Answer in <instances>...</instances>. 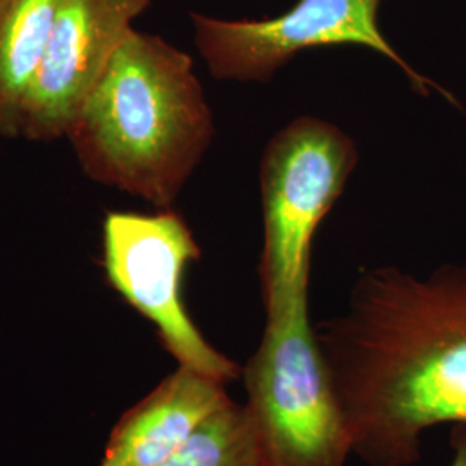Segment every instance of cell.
<instances>
[{
    "label": "cell",
    "instance_id": "obj_1",
    "mask_svg": "<svg viewBox=\"0 0 466 466\" xmlns=\"http://www.w3.org/2000/svg\"><path fill=\"white\" fill-rule=\"evenodd\" d=\"M318 340L368 466H413L423 435L466 423V263L363 269Z\"/></svg>",
    "mask_w": 466,
    "mask_h": 466
},
{
    "label": "cell",
    "instance_id": "obj_2",
    "mask_svg": "<svg viewBox=\"0 0 466 466\" xmlns=\"http://www.w3.org/2000/svg\"><path fill=\"white\" fill-rule=\"evenodd\" d=\"M215 132L192 57L134 28L66 138L90 180L171 209Z\"/></svg>",
    "mask_w": 466,
    "mask_h": 466
},
{
    "label": "cell",
    "instance_id": "obj_3",
    "mask_svg": "<svg viewBox=\"0 0 466 466\" xmlns=\"http://www.w3.org/2000/svg\"><path fill=\"white\" fill-rule=\"evenodd\" d=\"M261 466H348L350 425L309 315V294L265 319L240 370Z\"/></svg>",
    "mask_w": 466,
    "mask_h": 466
},
{
    "label": "cell",
    "instance_id": "obj_4",
    "mask_svg": "<svg viewBox=\"0 0 466 466\" xmlns=\"http://www.w3.org/2000/svg\"><path fill=\"white\" fill-rule=\"evenodd\" d=\"M356 142L327 119L299 116L268 140L259 165L265 317L309 294L311 248L319 223L358 167Z\"/></svg>",
    "mask_w": 466,
    "mask_h": 466
},
{
    "label": "cell",
    "instance_id": "obj_5",
    "mask_svg": "<svg viewBox=\"0 0 466 466\" xmlns=\"http://www.w3.org/2000/svg\"><path fill=\"white\" fill-rule=\"evenodd\" d=\"M200 256L190 227L173 209L152 215L109 211L104 218L102 268L107 285L152 323L177 367L228 385L240 377L242 367L204 337L185 304V273Z\"/></svg>",
    "mask_w": 466,
    "mask_h": 466
},
{
    "label": "cell",
    "instance_id": "obj_6",
    "mask_svg": "<svg viewBox=\"0 0 466 466\" xmlns=\"http://www.w3.org/2000/svg\"><path fill=\"white\" fill-rule=\"evenodd\" d=\"M385 0H298L280 16L221 19L190 13L194 42L213 78L267 84L302 50L361 46L394 63L420 96L448 90L410 66L379 26Z\"/></svg>",
    "mask_w": 466,
    "mask_h": 466
},
{
    "label": "cell",
    "instance_id": "obj_7",
    "mask_svg": "<svg viewBox=\"0 0 466 466\" xmlns=\"http://www.w3.org/2000/svg\"><path fill=\"white\" fill-rule=\"evenodd\" d=\"M150 0H61L49 44L23 107L21 137H66L134 21Z\"/></svg>",
    "mask_w": 466,
    "mask_h": 466
},
{
    "label": "cell",
    "instance_id": "obj_8",
    "mask_svg": "<svg viewBox=\"0 0 466 466\" xmlns=\"http://www.w3.org/2000/svg\"><path fill=\"white\" fill-rule=\"evenodd\" d=\"M227 387L196 370L177 367L117 420L99 466H152L167 460L232 404Z\"/></svg>",
    "mask_w": 466,
    "mask_h": 466
},
{
    "label": "cell",
    "instance_id": "obj_9",
    "mask_svg": "<svg viewBox=\"0 0 466 466\" xmlns=\"http://www.w3.org/2000/svg\"><path fill=\"white\" fill-rule=\"evenodd\" d=\"M61 0H0V138L21 137L23 107Z\"/></svg>",
    "mask_w": 466,
    "mask_h": 466
},
{
    "label": "cell",
    "instance_id": "obj_10",
    "mask_svg": "<svg viewBox=\"0 0 466 466\" xmlns=\"http://www.w3.org/2000/svg\"><path fill=\"white\" fill-rule=\"evenodd\" d=\"M152 466H261L244 404L233 400L208 420L184 448Z\"/></svg>",
    "mask_w": 466,
    "mask_h": 466
},
{
    "label": "cell",
    "instance_id": "obj_11",
    "mask_svg": "<svg viewBox=\"0 0 466 466\" xmlns=\"http://www.w3.org/2000/svg\"><path fill=\"white\" fill-rule=\"evenodd\" d=\"M450 446L452 451L450 466H466V423L451 425Z\"/></svg>",
    "mask_w": 466,
    "mask_h": 466
}]
</instances>
